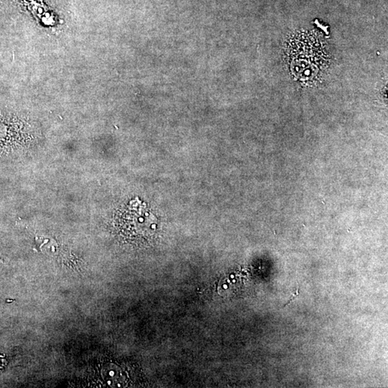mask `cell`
<instances>
[{"mask_svg":"<svg viewBox=\"0 0 388 388\" xmlns=\"http://www.w3.org/2000/svg\"><path fill=\"white\" fill-rule=\"evenodd\" d=\"M223 288H224V289H228V285H224V286H223Z\"/></svg>","mask_w":388,"mask_h":388,"instance_id":"obj_1","label":"cell"},{"mask_svg":"<svg viewBox=\"0 0 388 388\" xmlns=\"http://www.w3.org/2000/svg\"><path fill=\"white\" fill-rule=\"evenodd\" d=\"M231 278H232V279H234V275H233V274H232V275H231Z\"/></svg>","mask_w":388,"mask_h":388,"instance_id":"obj_2","label":"cell"}]
</instances>
